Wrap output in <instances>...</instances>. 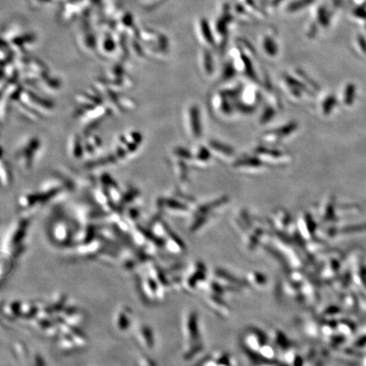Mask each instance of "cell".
Listing matches in <instances>:
<instances>
[{"mask_svg":"<svg viewBox=\"0 0 366 366\" xmlns=\"http://www.w3.org/2000/svg\"><path fill=\"white\" fill-rule=\"evenodd\" d=\"M182 328L185 344L183 358L187 360H194L204 349L197 311L188 310L185 313L184 316L182 317Z\"/></svg>","mask_w":366,"mask_h":366,"instance_id":"6da1fadb","label":"cell"},{"mask_svg":"<svg viewBox=\"0 0 366 366\" xmlns=\"http://www.w3.org/2000/svg\"><path fill=\"white\" fill-rule=\"evenodd\" d=\"M207 280V270L205 265L201 262H196L186 270L183 276L182 289L192 293L200 286H203Z\"/></svg>","mask_w":366,"mask_h":366,"instance_id":"7a4b0ae2","label":"cell"},{"mask_svg":"<svg viewBox=\"0 0 366 366\" xmlns=\"http://www.w3.org/2000/svg\"><path fill=\"white\" fill-rule=\"evenodd\" d=\"M266 343H268L267 336L259 329L250 327L243 333V350L251 359H256L257 355L258 356L259 350Z\"/></svg>","mask_w":366,"mask_h":366,"instance_id":"3957f363","label":"cell"},{"mask_svg":"<svg viewBox=\"0 0 366 366\" xmlns=\"http://www.w3.org/2000/svg\"><path fill=\"white\" fill-rule=\"evenodd\" d=\"M205 303L209 308L218 313L219 315L226 316L230 313V307L225 303V297L223 299V296L209 292L205 298Z\"/></svg>","mask_w":366,"mask_h":366,"instance_id":"277c9868","label":"cell"},{"mask_svg":"<svg viewBox=\"0 0 366 366\" xmlns=\"http://www.w3.org/2000/svg\"><path fill=\"white\" fill-rule=\"evenodd\" d=\"M167 250L168 252L174 255H179L182 254L185 252L184 243L182 242L177 236L174 234L169 233V237L167 241V245H166Z\"/></svg>","mask_w":366,"mask_h":366,"instance_id":"5b68a950","label":"cell"},{"mask_svg":"<svg viewBox=\"0 0 366 366\" xmlns=\"http://www.w3.org/2000/svg\"><path fill=\"white\" fill-rule=\"evenodd\" d=\"M248 282L250 283V286H253L256 289H264L267 286V277L261 272H250L247 277Z\"/></svg>","mask_w":366,"mask_h":366,"instance_id":"8992f818","label":"cell"}]
</instances>
